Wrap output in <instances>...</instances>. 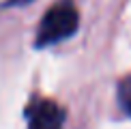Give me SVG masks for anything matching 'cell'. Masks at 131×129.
<instances>
[{
    "mask_svg": "<svg viewBox=\"0 0 131 129\" xmlns=\"http://www.w3.org/2000/svg\"><path fill=\"white\" fill-rule=\"evenodd\" d=\"M32 0H11V4H28Z\"/></svg>",
    "mask_w": 131,
    "mask_h": 129,
    "instance_id": "4",
    "label": "cell"
},
{
    "mask_svg": "<svg viewBox=\"0 0 131 129\" xmlns=\"http://www.w3.org/2000/svg\"><path fill=\"white\" fill-rule=\"evenodd\" d=\"M80 26V11L73 0H60L52 4L45 11L39 28H37V47H50L56 45L78 32Z\"/></svg>",
    "mask_w": 131,
    "mask_h": 129,
    "instance_id": "1",
    "label": "cell"
},
{
    "mask_svg": "<svg viewBox=\"0 0 131 129\" xmlns=\"http://www.w3.org/2000/svg\"><path fill=\"white\" fill-rule=\"evenodd\" d=\"M64 112L54 101H37L28 110V129H62Z\"/></svg>",
    "mask_w": 131,
    "mask_h": 129,
    "instance_id": "2",
    "label": "cell"
},
{
    "mask_svg": "<svg viewBox=\"0 0 131 129\" xmlns=\"http://www.w3.org/2000/svg\"><path fill=\"white\" fill-rule=\"evenodd\" d=\"M116 95H118V103H121V107L131 116V75H127L125 80H121Z\"/></svg>",
    "mask_w": 131,
    "mask_h": 129,
    "instance_id": "3",
    "label": "cell"
}]
</instances>
